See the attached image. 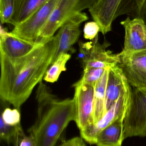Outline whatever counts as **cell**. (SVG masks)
<instances>
[{
  "instance_id": "14",
  "label": "cell",
  "mask_w": 146,
  "mask_h": 146,
  "mask_svg": "<svg viewBox=\"0 0 146 146\" xmlns=\"http://www.w3.org/2000/svg\"><path fill=\"white\" fill-rule=\"evenodd\" d=\"M130 87L131 86L122 70L118 65L110 68L105 92V114L117 101L120 96Z\"/></svg>"
},
{
  "instance_id": "24",
  "label": "cell",
  "mask_w": 146,
  "mask_h": 146,
  "mask_svg": "<svg viewBox=\"0 0 146 146\" xmlns=\"http://www.w3.org/2000/svg\"><path fill=\"white\" fill-rule=\"evenodd\" d=\"M19 146H37V145L33 135L30 134L28 136L25 135L20 138Z\"/></svg>"
},
{
  "instance_id": "21",
  "label": "cell",
  "mask_w": 146,
  "mask_h": 146,
  "mask_svg": "<svg viewBox=\"0 0 146 146\" xmlns=\"http://www.w3.org/2000/svg\"><path fill=\"white\" fill-rule=\"evenodd\" d=\"M106 69L95 68L85 69L80 80L85 83L95 85L96 82L103 76Z\"/></svg>"
},
{
  "instance_id": "17",
  "label": "cell",
  "mask_w": 146,
  "mask_h": 146,
  "mask_svg": "<svg viewBox=\"0 0 146 146\" xmlns=\"http://www.w3.org/2000/svg\"><path fill=\"white\" fill-rule=\"evenodd\" d=\"M109 68L105 70L103 76L95 85L93 123L91 125L96 124L105 112V92Z\"/></svg>"
},
{
  "instance_id": "7",
  "label": "cell",
  "mask_w": 146,
  "mask_h": 146,
  "mask_svg": "<svg viewBox=\"0 0 146 146\" xmlns=\"http://www.w3.org/2000/svg\"><path fill=\"white\" fill-rule=\"evenodd\" d=\"M131 89V87L122 94L96 124L88 125L80 131L81 137L85 141L91 145H96L97 137L102 130L118 118L125 117L130 101Z\"/></svg>"
},
{
  "instance_id": "15",
  "label": "cell",
  "mask_w": 146,
  "mask_h": 146,
  "mask_svg": "<svg viewBox=\"0 0 146 146\" xmlns=\"http://www.w3.org/2000/svg\"><path fill=\"white\" fill-rule=\"evenodd\" d=\"M124 117H120L104 129L97 139V146H122L125 140L123 134Z\"/></svg>"
},
{
  "instance_id": "18",
  "label": "cell",
  "mask_w": 146,
  "mask_h": 146,
  "mask_svg": "<svg viewBox=\"0 0 146 146\" xmlns=\"http://www.w3.org/2000/svg\"><path fill=\"white\" fill-rule=\"evenodd\" d=\"M69 53L63 54L53 62L48 68L44 77L47 82L54 83L58 80L62 72L66 71V64L71 58Z\"/></svg>"
},
{
  "instance_id": "26",
  "label": "cell",
  "mask_w": 146,
  "mask_h": 146,
  "mask_svg": "<svg viewBox=\"0 0 146 146\" xmlns=\"http://www.w3.org/2000/svg\"><path fill=\"white\" fill-rule=\"evenodd\" d=\"M20 139V137H17L16 140H15V143H14V146H19Z\"/></svg>"
},
{
  "instance_id": "4",
  "label": "cell",
  "mask_w": 146,
  "mask_h": 146,
  "mask_svg": "<svg viewBox=\"0 0 146 146\" xmlns=\"http://www.w3.org/2000/svg\"><path fill=\"white\" fill-rule=\"evenodd\" d=\"M98 0H61L49 19L42 29L39 42H43L54 36L58 29L68 20L84 9L91 8Z\"/></svg>"
},
{
  "instance_id": "20",
  "label": "cell",
  "mask_w": 146,
  "mask_h": 146,
  "mask_svg": "<svg viewBox=\"0 0 146 146\" xmlns=\"http://www.w3.org/2000/svg\"><path fill=\"white\" fill-rule=\"evenodd\" d=\"M0 119L4 123L12 127L21 125V114L19 110L6 108L1 114Z\"/></svg>"
},
{
  "instance_id": "5",
  "label": "cell",
  "mask_w": 146,
  "mask_h": 146,
  "mask_svg": "<svg viewBox=\"0 0 146 146\" xmlns=\"http://www.w3.org/2000/svg\"><path fill=\"white\" fill-rule=\"evenodd\" d=\"M61 0H49L21 24L14 27L11 33L24 40L41 44L39 35Z\"/></svg>"
},
{
  "instance_id": "19",
  "label": "cell",
  "mask_w": 146,
  "mask_h": 146,
  "mask_svg": "<svg viewBox=\"0 0 146 146\" xmlns=\"http://www.w3.org/2000/svg\"><path fill=\"white\" fill-rule=\"evenodd\" d=\"M15 0H0V19L2 24H9L13 13Z\"/></svg>"
},
{
  "instance_id": "2",
  "label": "cell",
  "mask_w": 146,
  "mask_h": 146,
  "mask_svg": "<svg viewBox=\"0 0 146 146\" xmlns=\"http://www.w3.org/2000/svg\"><path fill=\"white\" fill-rule=\"evenodd\" d=\"M36 100L37 115L28 132L34 137L37 146H55L69 124L75 121V101L73 98L59 99L42 81L39 84Z\"/></svg>"
},
{
  "instance_id": "9",
  "label": "cell",
  "mask_w": 146,
  "mask_h": 146,
  "mask_svg": "<svg viewBox=\"0 0 146 146\" xmlns=\"http://www.w3.org/2000/svg\"><path fill=\"white\" fill-rule=\"evenodd\" d=\"M118 66L122 70L130 86L146 88V50L132 54H118Z\"/></svg>"
},
{
  "instance_id": "1",
  "label": "cell",
  "mask_w": 146,
  "mask_h": 146,
  "mask_svg": "<svg viewBox=\"0 0 146 146\" xmlns=\"http://www.w3.org/2000/svg\"><path fill=\"white\" fill-rule=\"evenodd\" d=\"M57 47L55 36L28 54L17 58L0 54V97L18 110L42 81L51 65Z\"/></svg>"
},
{
  "instance_id": "16",
  "label": "cell",
  "mask_w": 146,
  "mask_h": 146,
  "mask_svg": "<svg viewBox=\"0 0 146 146\" xmlns=\"http://www.w3.org/2000/svg\"><path fill=\"white\" fill-rule=\"evenodd\" d=\"M49 0H15L13 13L9 24L16 26L27 19Z\"/></svg>"
},
{
  "instance_id": "11",
  "label": "cell",
  "mask_w": 146,
  "mask_h": 146,
  "mask_svg": "<svg viewBox=\"0 0 146 146\" xmlns=\"http://www.w3.org/2000/svg\"><path fill=\"white\" fill-rule=\"evenodd\" d=\"M121 24L125 30L124 47L121 53L132 54L146 50V26L142 20L129 16Z\"/></svg>"
},
{
  "instance_id": "3",
  "label": "cell",
  "mask_w": 146,
  "mask_h": 146,
  "mask_svg": "<svg viewBox=\"0 0 146 146\" xmlns=\"http://www.w3.org/2000/svg\"><path fill=\"white\" fill-rule=\"evenodd\" d=\"M123 134L124 140L146 137V88L131 87L130 101L123 121Z\"/></svg>"
},
{
  "instance_id": "25",
  "label": "cell",
  "mask_w": 146,
  "mask_h": 146,
  "mask_svg": "<svg viewBox=\"0 0 146 146\" xmlns=\"http://www.w3.org/2000/svg\"><path fill=\"white\" fill-rule=\"evenodd\" d=\"M136 18L141 19L146 26V0H145L141 5Z\"/></svg>"
},
{
  "instance_id": "8",
  "label": "cell",
  "mask_w": 146,
  "mask_h": 146,
  "mask_svg": "<svg viewBox=\"0 0 146 146\" xmlns=\"http://www.w3.org/2000/svg\"><path fill=\"white\" fill-rule=\"evenodd\" d=\"M73 86L76 109L75 122L81 131L93 123L95 85L85 83L80 80Z\"/></svg>"
},
{
  "instance_id": "22",
  "label": "cell",
  "mask_w": 146,
  "mask_h": 146,
  "mask_svg": "<svg viewBox=\"0 0 146 146\" xmlns=\"http://www.w3.org/2000/svg\"><path fill=\"white\" fill-rule=\"evenodd\" d=\"M100 32V27L96 21H90L85 24L84 28V36L88 40H93L98 36L99 32Z\"/></svg>"
},
{
  "instance_id": "23",
  "label": "cell",
  "mask_w": 146,
  "mask_h": 146,
  "mask_svg": "<svg viewBox=\"0 0 146 146\" xmlns=\"http://www.w3.org/2000/svg\"><path fill=\"white\" fill-rule=\"evenodd\" d=\"M58 146H86L81 137H75L65 141Z\"/></svg>"
},
{
  "instance_id": "10",
  "label": "cell",
  "mask_w": 146,
  "mask_h": 146,
  "mask_svg": "<svg viewBox=\"0 0 146 146\" xmlns=\"http://www.w3.org/2000/svg\"><path fill=\"white\" fill-rule=\"evenodd\" d=\"M88 19L85 13H81L71 17L60 27L59 32L55 35L57 47L51 64L62 54H67L70 51L73 52V45L78 41L80 35V26Z\"/></svg>"
},
{
  "instance_id": "6",
  "label": "cell",
  "mask_w": 146,
  "mask_h": 146,
  "mask_svg": "<svg viewBox=\"0 0 146 146\" xmlns=\"http://www.w3.org/2000/svg\"><path fill=\"white\" fill-rule=\"evenodd\" d=\"M109 43L101 44L98 42V36L90 42H80L79 57L82 61L84 69L86 68H108L115 66L120 62L118 54H113L106 50Z\"/></svg>"
},
{
  "instance_id": "12",
  "label": "cell",
  "mask_w": 146,
  "mask_h": 146,
  "mask_svg": "<svg viewBox=\"0 0 146 146\" xmlns=\"http://www.w3.org/2000/svg\"><path fill=\"white\" fill-rule=\"evenodd\" d=\"M122 0H98L89 9V13L94 21L98 24L100 32L105 35L112 29L113 21Z\"/></svg>"
},
{
  "instance_id": "13",
  "label": "cell",
  "mask_w": 146,
  "mask_h": 146,
  "mask_svg": "<svg viewBox=\"0 0 146 146\" xmlns=\"http://www.w3.org/2000/svg\"><path fill=\"white\" fill-rule=\"evenodd\" d=\"M40 44L21 39L10 32H7L1 27L0 54L8 58H17L25 56Z\"/></svg>"
}]
</instances>
